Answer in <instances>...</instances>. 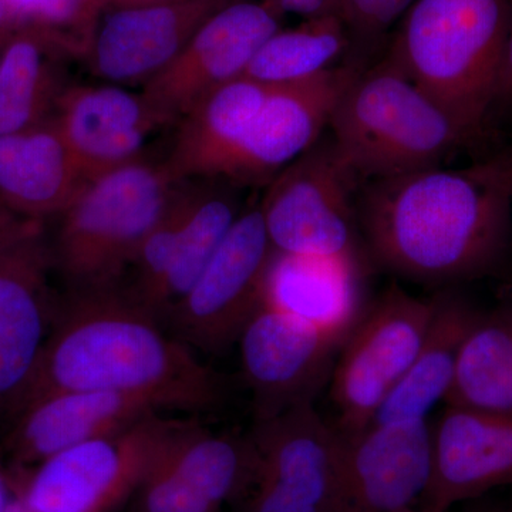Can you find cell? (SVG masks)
Segmentation results:
<instances>
[{"label": "cell", "instance_id": "ffe728a7", "mask_svg": "<svg viewBox=\"0 0 512 512\" xmlns=\"http://www.w3.org/2000/svg\"><path fill=\"white\" fill-rule=\"evenodd\" d=\"M363 259L275 252L262 303L345 342L366 309Z\"/></svg>", "mask_w": 512, "mask_h": 512}, {"label": "cell", "instance_id": "4dcf8cb0", "mask_svg": "<svg viewBox=\"0 0 512 512\" xmlns=\"http://www.w3.org/2000/svg\"><path fill=\"white\" fill-rule=\"evenodd\" d=\"M279 13H292L305 19L339 16L342 0H265Z\"/></svg>", "mask_w": 512, "mask_h": 512}, {"label": "cell", "instance_id": "4316f807", "mask_svg": "<svg viewBox=\"0 0 512 512\" xmlns=\"http://www.w3.org/2000/svg\"><path fill=\"white\" fill-rule=\"evenodd\" d=\"M348 30L339 16L306 19L295 29L275 32L256 52L244 76L265 86L312 79L348 55Z\"/></svg>", "mask_w": 512, "mask_h": 512}, {"label": "cell", "instance_id": "8fae6325", "mask_svg": "<svg viewBox=\"0 0 512 512\" xmlns=\"http://www.w3.org/2000/svg\"><path fill=\"white\" fill-rule=\"evenodd\" d=\"M45 222L25 220L0 239V419L35 372L55 319Z\"/></svg>", "mask_w": 512, "mask_h": 512}, {"label": "cell", "instance_id": "5b68a950", "mask_svg": "<svg viewBox=\"0 0 512 512\" xmlns=\"http://www.w3.org/2000/svg\"><path fill=\"white\" fill-rule=\"evenodd\" d=\"M177 181L163 161H134L89 181L49 238L55 274L67 289L123 285Z\"/></svg>", "mask_w": 512, "mask_h": 512}, {"label": "cell", "instance_id": "d590c367", "mask_svg": "<svg viewBox=\"0 0 512 512\" xmlns=\"http://www.w3.org/2000/svg\"><path fill=\"white\" fill-rule=\"evenodd\" d=\"M9 512H25V507H23V505L20 504L18 498H15V501H13L12 507H10Z\"/></svg>", "mask_w": 512, "mask_h": 512}, {"label": "cell", "instance_id": "cb8c5ba5", "mask_svg": "<svg viewBox=\"0 0 512 512\" xmlns=\"http://www.w3.org/2000/svg\"><path fill=\"white\" fill-rule=\"evenodd\" d=\"M434 299L436 309L423 345L372 423L429 420L431 410L446 400L461 343L481 312L454 292H441Z\"/></svg>", "mask_w": 512, "mask_h": 512}, {"label": "cell", "instance_id": "f546056e", "mask_svg": "<svg viewBox=\"0 0 512 512\" xmlns=\"http://www.w3.org/2000/svg\"><path fill=\"white\" fill-rule=\"evenodd\" d=\"M497 110H512V0H510L507 39H505L503 59H501L500 72L495 84L490 116Z\"/></svg>", "mask_w": 512, "mask_h": 512}, {"label": "cell", "instance_id": "277c9868", "mask_svg": "<svg viewBox=\"0 0 512 512\" xmlns=\"http://www.w3.org/2000/svg\"><path fill=\"white\" fill-rule=\"evenodd\" d=\"M328 127L339 156L365 181L440 167L468 141L450 114L387 57L346 87Z\"/></svg>", "mask_w": 512, "mask_h": 512}, {"label": "cell", "instance_id": "83f0119b", "mask_svg": "<svg viewBox=\"0 0 512 512\" xmlns=\"http://www.w3.org/2000/svg\"><path fill=\"white\" fill-rule=\"evenodd\" d=\"M416 0H342L339 18L348 30L349 63L366 69V62L400 16Z\"/></svg>", "mask_w": 512, "mask_h": 512}, {"label": "cell", "instance_id": "7a4b0ae2", "mask_svg": "<svg viewBox=\"0 0 512 512\" xmlns=\"http://www.w3.org/2000/svg\"><path fill=\"white\" fill-rule=\"evenodd\" d=\"M512 198L478 163L366 181L357 224L377 265L427 285L480 278L503 259Z\"/></svg>", "mask_w": 512, "mask_h": 512}, {"label": "cell", "instance_id": "52a82bcc", "mask_svg": "<svg viewBox=\"0 0 512 512\" xmlns=\"http://www.w3.org/2000/svg\"><path fill=\"white\" fill-rule=\"evenodd\" d=\"M359 180L330 136L275 175L258 205L274 251L363 259L355 201Z\"/></svg>", "mask_w": 512, "mask_h": 512}, {"label": "cell", "instance_id": "2e32d148", "mask_svg": "<svg viewBox=\"0 0 512 512\" xmlns=\"http://www.w3.org/2000/svg\"><path fill=\"white\" fill-rule=\"evenodd\" d=\"M53 117L87 183L144 158L148 137L167 126L143 93L111 83H70Z\"/></svg>", "mask_w": 512, "mask_h": 512}, {"label": "cell", "instance_id": "7c38bea8", "mask_svg": "<svg viewBox=\"0 0 512 512\" xmlns=\"http://www.w3.org/2000/svg\"><path fill=\"white\" fill-rule=\"evenodd\" d=\"M281 13L265 2H229L202 23L173 62L143 86L167 126L208 94L244 76L266 40L281 29Z\"/></svg>", "mask_w": 512, "mask_h": 512}, {"label": "cell", "instance_id": "d4e9b609", "mask_svg": "<svg viewBox=\"0 0 512 512\" xmlns=\"http://www.w3.org/2000/svg\"><path fill=\"white\" fill-rule=\"evenodd\" d=\"M235 187L221 180H192L190 210L178 232L173 258L157 303V319L165 326L171 311L187 295L241 215Z\"/></svg>", "mask_w": 512, "mask_h": 512}, {"label": "cell", "instance_id": "44dd1931", "mask_svg": "<svg viewBox=\"0 0 512 512\" xmlns=\"http://www.w3.org/2000/svg\"><path fill=\"white\" fill-rule=\"evenodd\" d=\"M55 117L0 136V201L22 220H56L84 185Z\"/></svg>", "mask_w": 512, "mask_h": 512}, {"label": "cell", "instance_id": "ac0fdd59", "mask_svg": "<svg viewBox=\"0 0 512 512\" xmlns=\"http://www.w3.org/2000/svg\"><path fill=\"white\" fill-rule=\"evenodd\" d=\"M229 0H190L111 13L97 32L90 67L106 83L144 86L187 46Z\"/></svg>", "mask_w": 512, "mask_h": 512}, {"label": "cell", "instance_id": "5bb4252c", "mask_svg": "<svg viewBox=\"0 0 512 512\" xmlns=\"http://www.w3.org/2000/svg\"><path fill=\"white\" fill-rule=\"evenodd\" d=\"M363 70L346 62L303 82L268 86L221 180L235 185L271 183L318 143L340 96Z\"/></svg>", "mask_w": 512, "mask_h": 512}, {"label": "cell", "instance_id": "30bf717a", "mask_svg": "<svg viewBox=\"0 0 512 512\" xmlns=\"http://www.w3.org/2000/svg\"><path fill=\"white\" fill-rule=\"evenodd\" d=\"M275 251L259 207L242 211L165 328L197 352H225L262 305L266 272Z\"/></svg>", "mask_w": 512, "mask_h": 512}, {"label": "cell", "instance_id": "d6986e66", "mask_svg": "<svg viewBox=\"0 0 512 512\" xmlns=\"http://www.w3.org/2000/svg\"><path fill=\"white\" fill-rule=\"evenodd\" d=\"M163 413L137 397L67 390L37 397L10 417L5 448L20 466H36L86 441Z\"/></svg>", "mask_w": 512, "mask_h": 512}, {"label": "cell", "instance_id": "f1b7e54d", "mask_svg": "<svg viewBox=\"0 0 512 512\" xmlns=\"http://www.w3.org/2000/svg\"><path fill=\"white\" fill-rule=\"evenodd\" d=\"M20 25L53 30L70 25L90 13L97 0H9Z\"/></svg>", "mask_w": 512, "mask_h": 512}, {"label": "cell", "instance_id": "836d02e7", "mask_svg": "<svg viewBox=\"0 0 512 512\" xmlns=\"http://www.w3.org/2000/svg\"><path fill=\"white\" fill-rule=\"evenodd\" d=\"M15 498L12 497V487L6 476L5 468L2 464V450H0V512H9Z\"/></svg>", "mask_w": 512, "mask_h": 512}, {"label": "cell", "instance_id": "8992f818", "mask_svg": "<svg viewBox=\"0 0 512 512\" xmlns=\"http://www.w3.org/2000/svg\"><path fill=\"white\" fill-rule=\"evenodd\" d=\"M190 419L153 414L32 466L18 500L29 512H110L136 495Z\"/></svg>", "mask_w": 512, "mask_h": 512}, {"label": "cell", "instance_id": "e0dca14e", "mask_svg": "<svg viewBox=\"0 0 512 512\" xmlns=\"http://www.w3.org/2000/svg\"><path fill=\"white\" fill-rule=\"evenodd\" d=\"M431 477L419 507L450 512L512 485V414L446 406L431 423Z\"/></svg>", "mask_w": 512, "mask_h": 512}, {"label": "cell", "instance_id": "7402d4cb", "mask_svg": "<svg viewBox=\"0 0 512 512\" xmlns=\"http://www.w3.org/2000/svg\"><path fill=\"white\" fill-rule=\"evenodd\" d=\"M268 89L242 76L208 94L185 114L163 161L170 177L177 183L222 178Z\"/></svg>", "mask_w": 512, "mask_h": 512}, {"label": "cell", "instance_id": "3957f363", "mask_svg": "<svg viewBox=\"0 0 512 512\" xmlns=\"http://www.w3.org/2000/svg\"><path fill=\"white\" fill-rule=\"evenodd\" d=\"M508 18L510 0H416L386 55L468 141L490 116Z\"/></svg>", "mask_w": 512, "mask_h": 512}, {"label": "cell", "instance_id": "ba28073f", "mask_svg": "<svg viewBox=\"0 0 512 512\" xmlns=\"http://www.w3.org/2000/svg\"><path fill=\"white\" fill-rule=\"evenodd\" d=\"M248 440L252 466L239 512H338L339 431L315 402L254 420Z\"/></svg>", "mask_w": 512, "mask_h": 512}, {"label": "cell", "instance_id": "1f68e13d", "mask_svg": "<svg viewBox=\"0 0 512 512\" xmlns=\"http://www.w3.org/2000/svg\"><path fill=\"white\" fill-rule=\"evenodd\" d=\"M481 164L512 198V144Z\"/></svg>", "mask_w": 512, "mask_h": 512}, {"label": "cell", "instance_id": "603a6c76", "mask_svg": "<svg viewBox=\"0 0 512 512\" xmlns=\"http://www.w3.org/2000/svg\"><path fill=\"white\" fill-rule=\"evenodd\" d=\"M57 32L20 25L0 50V136L19 133L55 114L69 86L66 43Z\"/></svg>", "mask_w": 512, "mask_h": 512}, {"label": "cell", "instance_id": "9c48e42d", "mask_svg": "<svg viewBox=\"0 0 512 512\" xmlns=\"http://www.w3.org/2000/svg\"><path fill=\"white\" fill-rule=\"evenodd\" d=\"M434 309L436 299L416 298L396 284L366 306L340 346L329 380L340 431L372 423L413 365Z\"/></svg>", "mask_w": 512, "mask_h": 512}, {"label": "cell", "instance_id": "484cf974", "mask_svg": "<svg viewBox=\"0 0 512 512\" xmlns=\"http://www.w3.org/2000/svg\"><path fill=\"white\" fill-rule=\"evenodd\" d=\"M444 403L512 414V308L480 313L461 343Z\"/></svg>", "mask_w": 512, "mask_h": 512}, {"label": "cell", "instance_id": "9a60e30c", "mask_svg": "<svg viewBox=\"0 0 512 512\" xmlns=\"http://www.w3.org/2000/svg\"><path fill=\"white\" fill-rule=\"evenodd\" d=\"M237 345L254 402L255 420L315 402L329 383L340 340L262 303Z\"/></svg>", "mask_w": 512, "mask_h": 512}, {"label": "cell", "instance_id": "8d00e7d4", "mask_svg": "<svg viewBox=\"0 0 512 512\" xmlns=\"http://www.w3.org/2000/svg\"><path fill=\"white\" fill-rule=\"evenodd\" d=\"M404 512H434V511L424 510V508L416 507V508H412V510H407Z\"/></svg>", "mask_w": 512, "mask_h": 512}, {"label": "cell", "instance_id": "d6a6232c", "mask_svg": "<svg viewBox=\"0 0 512 512\" xmlns=\"http://www.w3.org/2000/svg\"><path fill=\"white\" fill-rule=\"evenodd\" d=\"M19 26L18 15L9 0H0V50Z\"/></svg>", "mask_w": 512, "mask_h": 512}, {"label": "cell", "instance_id": "4fadbf2b", "mask_svg": "<svg viewBox=\"0 0 512 512\" xmlns=\"http://www.w3.org/2000/svg\"><path fill=\"white\" fill-rule=\"evenodd\" d=\"M338 431V512H404L420 505L431 477L429 420Z\"/></svg>", "mask_w": 512, "mask_h": 512}, {"label": "cell", "instance_id": "e575fe53", "mask_svg": "<svg viewBox=\"0 0 512 512\" xmlns=\"http://www.w3.org/2000/svg\"><path fill=\"white\" fill-rule=\"evenodd\" d=\"M22 218L16 217L13 212H10L5 207L2 201H0V239L8 235L10 231H13L18 225L22 224Z\"/></svg>", "mask_w": 512, "mask_h": 512}, {"label": "cell", "instance_id": "74e56055", "mask_svg": "<svg viewBox=\"0 0 512 512\" xmlns=\"http://www.w3.org/2000/svg\"><path fill=\"white\" fill-rule=\"evenodd\" d=\"M25 512H29V511H28V510H26V508H25Z\"/></svg>", "mask_w": 512, "mask_h": 512}, {"label": "cell", "instance_id": "6da1fadb", "mask_svg": "<svg viewBox=\"0 0 512 512\" xmlns=\"http://www.w3.org/2000/svg\"><path fill=\"white\" fill-rule=\"evenodd\" d=\"M67 390L137 397L163 413H205L224 400L217 373L197 350L144 311L123 285L67 289L35 372L6 416Z\"/></svg>", "mask_w": 512, "mask_h": 512}]
</instances>
